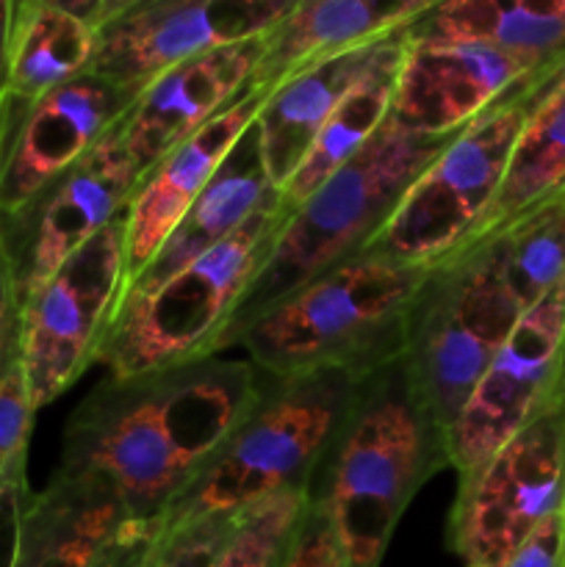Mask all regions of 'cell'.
<instances>
[{"mask_svg":"<svg viewBox=\"0 0 565 567\" xmlns=\"http://www.w3.org/2000/svg\"><path fill=\"white\" fill-rule=\"evenodd\" d=\"M116 131L20 208L0 214V249L17 308L131 205L138 172Z\"/></svg>","mask_w":565,"mask_h":567,"instance_id":"11","label":"cell"},{"mask_svg":"<svg viewBox=\"0 0 565 567\" xmlns=\"http://www.w3.org/2000/svg\"><path fill=\"white\" fill-rule=\"evenodd\" d=\"M136 97L138 92L92 70L33 103L0 97V214L17 210L100 147L122 125Z\"/></svg>","mask_w":565,"mask_h":567,"instance_id":"14","label":"cell"},{"mask_svg":"<svg viewBox=\"0 0 565 567\" xmlns=\"http://www.w3.org/2000/svg\"><path fill=\"white\" fill-rule=\"evenodd\" d=\"M454 136L458 133L427 136L388 122L386 131L352 164L321 183L288 214L258 280L227 321L216 354L236 349L242 338L291 293L363 255L408 188Z\"/></svg>","mask_w":565,"mask_h":567,"instance_id":"3","label":"cell"},{"mask_svg":"<svg viewBox=\"0 0 565 567\" xmlns=\"http://www.w3.org/2000/svg\"><path fill=\"white\" fill-rule=\"evenodd\" d=\"M546 66L476 42H408L391 122L427 136L460 133Z\"/></svg>","mask_w":565,"mask_h":567,"instance_id":"15","label":"cell"},{"mask_svg":"<svg viewBox=\"0 0 565 567\" xmlns=\"http://www.w3.org/2000/svg\"><path fill=\"white\" fill-rule=\"evenodd\" d=\"M430 6L432 0H294L260 33V55L247 89L271 94L325 61L391 37Z\"/></svg>","mask_w":565,"mask_h":567,"instance_id":"18","label":"cell"},{"mask_svg":"<svg viewBox=\"0 0 565 567\" xmlns=\"http://www.w3.org/2000/svg\"><path fill=\"white\" fill-rule=\"evenodd\" d=\"M427 271L363 252L269 310L238 347L277 382L316 371L366 380L404 358L408 316Z\"/></svg>","mask_w":565,"mask_h":567,"instance_id":"4","label":"cell"},{"mask_svg":"<svg viewBox=\"0 0 565 567\" xmlns=\"http://www.w3.org/2000/svg\"><path fill=\"white\" fill-rule=\"evenodd\" d=\"M487 241L496 244L504 286L515 305L530 310L565 280V199Z\"/></svg>","mask_w":565,"mask_h":567,"instance_id":"26","label":"cell"},{"mask_svg":"<svg viewBox=\"0 0 565 567\" xmlns=\"http://www.w3.org/2000/svg\"><path fill=\"white\" fill-rule=\"evenodd\" d=\"M280 567H349L338 526L325 504L305 502Z\"/></svg>","mask_w":565,"mask_h":567,"instance_id":"30","label":"cell"},{"mask_svg":"<svg viewBox=\"0 0 565 567\" xmlns=\"http://www.w3.org/2000/svg\"><path fill=\"white\" fill-rule=\"evenodd\" d=\"M14 0H0V97L6 89V64H9V31Z\"/></svg>","mask_w":565,"mask_h":567,"instance_id":"35","label":"cell"},{"mask_svg":"<svg viewBox=\"0 0 565 567\" xmlns=\"http://www.w3.org/2000/svg\"><path fill=\"white\" fill-rule=\"evenodd\" d=\"M125 214L17 308L22 363L37 410L53 404L97 363L127 288Z\"/></svg>","mask_w":565,"mask_h":567,"instance_id":"9","label":"cell"},{"mask_svg":"<svg viewBox=\"0 0 565 567\" xmlns=\"http://www.w3.org/2000/svg\"><path fill=\"white\" fill-rule=\"evenodd\" d=\"M269 385L249 360L225 354L105 377L70 415L55 474L97 482L131 524L155 529Z\"/></svg>","mask_w":565,"mask_h":567,"instance_id":"1","label":"cell"},{"mask_svg":"<svg viewBox=\"0 0 565 567\" xmlns=\"http://www.w3.org/2000/svg\"><path fill=\"white\" fill-rule=\"evenodd\" d=\"M446 468V435L399 358L360 382L308 502L330 509L349 567H380L408 504Z\"/></svg>","mask_w":565,"mask_h":567,"instance_id":"2","label":"cell"},{"mask_svg":"<svg viewBox=\"0 0 565 567\" xmlns=\"http://www.w3.org/2000/svg\"><path fill=\"white\" fill-rule=\"evenodd\" d=\"M97 28L70 0H14L3 97L33 103L92 70Z\"/></svg>","mask_w":565,"mask_h":567,"instance_id":"25","label":"cell"},{"mask_svg":"<svg viewBox=\"0 0 565 567\" xmlns=\"http://www.w3.org/2000/svg\"><path fill=\"white\" fill-rule=\"evenodd\" d=\"M308 496L288 493L242 515L216 567H280Z\"/></svg>","mask_w":565,"mask_h":567,"instance_id":"27","label":"cell"},{"mask_svg":"<svg viewBox=\"0 0 565 567\" xmlns=\"http://www.w3.org/2000/svg\"><path fill=\"white\" fill-rule=\"evenodd\" d=\"M28 498H31L28 480L9 482V485L0 487V567H14L17 546H20V524Z\"/></svg>","mask_w":565,"mask_h":567,"instance_id":"32","label":"cell"},{"mask_svg":"<svg viewBox=\"0 0 565 567\" xmlns=\"http://www.w3.org/2000/svg\"><path fill=\"white\" fill-rule=\"evenodd\" d=\"M17 330V302L14 288H11L9 266H6L3 249H0V363H3L6 347H9L11 336Z\"/></svg>","mask_w":565,"mask_h":567,"instance_id":"34","label":"cell"},{"mask_svg":"<svg viewBox=\"0 0 565 567\" xmlns=\"http://www.w3.org/2000/svg\"><path fill=\"white\" fill-rule=\"evenodd\" d=\"M496 567H565V509L543 520V524Z\"/></svg>","mask_w":565,"mask_h":567,"instance_id":"31","label":"cell"},{"mask_svg":"<svg viewBox=\"0 0 565 567\" xmlns=\"http://www.w3.org/2000/svg\"><path fill=\"white\" fill-rule=\"evenodd\" d=\"M294 0H116L97 28L92 72L142 94L188 59L247 42L275 25Z\"/></svg>","mask_w":565,"mask_h":567,"instance_id":"12","label":"cell"},{"mask_svg":"<svg viewBox=\"0 0 565 567\" xmlns=\"http://www.w3.org/2000/svg\"><path fill=\"white\" fill-rule=\"evenodd\" d=\"M258 39L183 61L144 86L116 131L138 177L247 92L260 55Z\"/></svg>","mask_w":565,"mask_h":567,"instance_id":"16","label":"cell"},{"mask_svg":"<svg viewBox=\"0 0 565 567\" xmlns=\"http://www.w3.org/2000/svg\"><path fill=\"white\" fill-rule=\"evenodd\" d=\"M155 529L153 526L127 524L120 535L105 548L97 567H147L150 551H153Z\"/></svg>","mask_w":565,"mask_h":567,"instance_id":"33","label":"cell"},{"mask_svg":"<svg viewBox=\"0 0 565 567\" xmlns=\"http://www.w3.org/2000/svg\"><path fill=\"white\" fill-rule=\"evenodd\" d=\"M404 28L393 31L391 37L382 39L374 59L369 61L358 81L352 83L338 109L332 111L330 120L314 138L310 150L294 175L282 183L280 205L294 214L321 183L330 181L336 172L352 164L391 122L393 97H397L399 70L404 59Z\"/></svg>","mask_w":565,"mask_h":567,"instance_id":"20","label":"cell"},{"mask_svg":"<svg viewBox=\"0 0 565 567\" xmlns=\"http://www.w3.org/2000/svg\"><path fill=\"white\" fill-rule=\"evenodd\" d=\"M565 509V408L535 421L458 480L446 543L465 567H496L537 526Z\"/></svg>","mask_w":565,"mask_h":567,"instance_id":"10","label":"cell"},{"mask_svg":"<svg viewBox=\"0 0 565 567\" xmlns=\"http://www.w3.org/2000/svg\"><path fill=\"white\" fill-rule=\"evenodd\" d=\"M269 92L247 89L214 122L155 161L127 205V286L147 269L177 221L219 172L230 150L255 125Z\"/></svg>","mask_w":565,"mask_h":567,"instance_id":"17","label":"cell"},{"mask_svg":"<svg viewBox=\"0 0 565 567\" xmlns=\"http://www.w3.org/2000/svg\"><path fill=\"white\" fill-rule=\"evenodd\" d=\"M0 138H3V105H0Z\"/></svg>","mask_w":565,"mask_h":567,"instance_id":"37","label":"cell"},{"mask_svg":"<svg viewBox=\"0 0 565 567\" xmlns=\"http://www.w3.org/2000/svg\"><path fill=\"white\" fill-rule=\"evenodd\" d=\"M380 42L363 44V48L349 50L338 59L325 61V64L302 72V75L280 83L266 97L264 109L255 120V133H258L266 175L275 183L277 192L294 175V169L305 158V153L319 136L325 122L330 120L332 111L338 109L343 94L352 89L360 72L374 59Z\"/></svg>","mask_w":565,"mask_h":567,"instance_id":"23","label":"cell"},{"mask_svg":"<svg viewBox=\"0 0 565 567\" xmlns=\"http://www.w3.org/2000/svg\"><path fill=\"white\" fill-rule=\"evenodd\" d=\"M277 197H280V192L266 175L258 133L253 125L244 133L242 142L230 150L225 164L210 177L203 194L194 199L192 208L183 214V219L177 221L164 247L150 260L147 269L125 288L122 299L158 288L161 282L177 275L183 266L194 264L205 252H210L216 244L227 241L238 227L247 225L260 208H266Z\"/></svg>","mask_w":565,"mask_h":567,"instance_id":"19","label":"cell"},{"mask_svg":"<svg viewBox=\"0 0 565 567\" xmlns=\"http://www.w3.org/2000/svg\"><path fill=\"white\" fill-rule=\"evenodd\" d=\"M554 402L565 408V347H563V363H559V380H557V393H554Z\"/></svg>","mask_w":565,"mask_h":567,"instance_id":"36","label":"cell"},{"mask_svg":"<svg viewBox=\"0 0 565 567\" xmlns=\"http://www.w3.org/2000/svg\"><path fill=\"white\" fill-rule=\"evenodd\" d=\"M360 377L316 371L271 380L203 474L172 502L155 532H175L219 515H244L271 498L308 496L360 391Z\"/></svg>","mask_w":565,"mask_h":567,"instance_id":"5","label":"cell"},{"mask_svg":"<svg viewBox=\"0 0 565 567\" xmlns=\"http://www.w3.org/2000/svg\"><path fill=\"white\" fill-rule=\"evenodd\" d=\"M408 42H476L535 64L565 55V0H432L404 25Z\"/></svg>","mask_w":565,"mask_h":567,"instance_id":"24","label":"cell"},{"mask_svg":"<svg viewBox=\"0 0 565 567\" xmlns=\"http://www.w3.org/2000/svg\"><path fill=\"white\" fill-rule=\"evenodd\" d=\"M524 310L507 291L493 241L458 249L427 271L408 316L404 363L443 435Z\"/></svg>","mask_w":565,"mask_h":567,"instance_id":"8","label":"cell"},{"mask_svg":"<svg viewBox=\"0 0 565 567\" xmlns=\"http://www.w3.org/2000/svg\"><path fill=\"white\" fill-rule=\"evenodd\" d=\"M127 524L120 502L97 482L53 474L28 498L14 567H97Z\"/></svg>","mask_w":565,"mask_h":567,"instance_id":"21","label":"cell"},{"mask_svg":"<svg viewBox=\"0 0 565 567\" xmlns=\"http://www.w3.org/2000/svg\"><path fill=\"white\" fill-rule=\"evenodd\" d=\"M242 515L197 520L175 532H155L147 567H216Z\"/></svg>","mask_w":565,"mask_h":567,"instance_id":"29","label":"cell"},{"mask_svg":"<svg viewBox=\"0 0 565 567\" xmlns=\"http://www.w3.org/2000/svg\"><path fill=\"white\" fill-rule=\"evenodd\" d=\"M559 61L526 78L465 125L408 188L366 252L393 264L432 269L463 249L496 203L521 127L543 81Z\"/></svg>","mask_w":565,"mask_h":567,"instance_id":"7","label":"cell"},{"mask_svg":"<svg viewBox=\"0 0 565 567\" xmlns=\"http://www.w3.org/2000/svg\"><path fill=\"white\" fill-rule=\"evenodd\" d=\"M559 199H565V59L543 81L515 142L496 203L465 247L496 238Z\"/></svg>","mask_w":565,"mask_h":567,"instance_id":"22","label":"cell"},{"mask_svg":"<svg viewBox=\"0 0 565 567\" xmlns=\"http://www.w3.org/2000/svg\"><path fill=\"white\" fill-rule=\"evenodd\" d=\"M565 347V280L518 316L449 432V468L474 474L554 404Z\"/></svg>","mask_w":565,"mask_h":567,"instance_id":"13","label":"cell"},{"mask_svg":"<svg viewBox=\"0 0 565 567\" xmlns=\"http://www.w3.org/2000/svg\"><path fill=\"white\" fill-rule=\"evenodd\" d=\"M288 210L280 197L227 241L183 266L158 288L120 302L97 363L111 380L216 358V343L269 260Z\"/></svg>","mask_w":565,"mask_h":567,"instance_id":"6","label":"cell"},{"mask_svg":"<svg viewBox=\"0 0 565 567\" xmlns=\"http://www.w3.org/2000/svg\"><path fill=\"white\" fill-rule=\"evenodd\" d=\"M37 413L25 363H22L20 316H17V330L0 363V487L25 480L28 437Z\"/></svg>","mask_w":565,"mask_h":567,"instance_id":"28","label":"cell"}]
</instances>
